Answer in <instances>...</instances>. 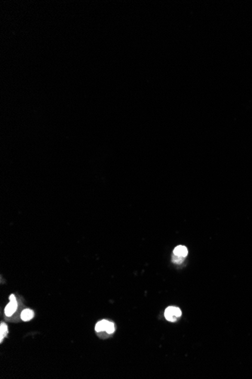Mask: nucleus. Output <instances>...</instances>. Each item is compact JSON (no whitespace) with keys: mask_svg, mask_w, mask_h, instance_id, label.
<instances>
[{"mask_svg":"<svg viewBox=\"0 0 252 379\" xmlns=\"http://www.w3.org/2000/svg\"><path fill=\"white\" fill-rule=\"evenodd\" d=\"M181 316V310L176 306H168L165 311V317L169 322H175Z\"/></svg>","mask_w":252,"mask_h":379,"instance_id":"nucleus-1","label":"nucleus"},{"mask_svg":"<svg viewBox=\"0 0 252 379\" xmlns=\"http://www.w3.org/2000/svg\"><path fill=\"white\" fill-rule=\"evenodd\" d=\"M9 301L10 302L6 305L5 308V314L6 316H11L15 311L18 309V302H17L16 297H14V294H11L9 297Z\"/></svg>","mask_w":252,"mask_h":379,"instance_id":"nucleus-2","label":"nucleus"},{"mask_svg":"<svg viewBox=\"0 0 252 379\" xmlns=\"http://www.w3.org/2000/svg\"><path fill=\"white\" fill-rule=\"evenodd\" d=\"M33 316L34 313L32 309H25L21 313V318L22 320L25 321V322L30 321V319H32L33 318Z\"/></svg>","mask_w":252,"mask_h":379,"instance_id":"nucleus-3","label":"nucleus"},{"mask_svg":"<svg viewBox=\"0 0 252 379\" xmlns=\"http://www.w3.org/2000/svg\"><path fill=\"white\" fill-rule=\"evenodd\" d=\"M174 254L179 256V257H186L188 254V250L185 246L179 245L174 249Z\"/></svg>","mask_w":252,"mask_h":379,"instance_id":"nucleus-4","label":"nucleus"},{"mask_svg":"<svg viewBox=\"0 0 252 379\" xmlns=\"http://www.w3.org/2000/svg\"><path fill=\"white\" fill-rule=\"evenodd\" d=\"M108 322L109 321L106 320V319H103V320L98 322L95 326V331L97 332H101V331H106Z\"/></svg>","mask_w":252,"mask_h":379,"instance_id":"nucleus-5","label":"nucleus"},{"mask_svg":"<svg viewBox=\"0 0 252 379\" xmlns=\"http://www.w3.org/2000/svg\"><path fill=\"white\" fill-rule=\"evenodd\" d=\"M8 332V330L7 325L4 322H2L1 326H0V342L1 343L3 341L4 338H6Z\"/></svg>","mask_w":252,"mask_h":379,"instance_id":"nucleus-6","label":"nucleus"},{"mask_svg":"<svg viewBox=\"0 0 252 379\" xmlns=\"http://www.w3.org/2000/svg\"><path fill=\"white\" fill-rule=\"evenodd\" d=\"M106 332L108 333V334H113V333L115 331V326H114L113 322H109L108 325H107V327L106 329Z\"/></svg>","mask_w":252,"mask_h":379,"instance_id":"nucleus-7","label":"nucleus"},{"mask_svg":"<svg viewBox=\"0 0 252 379\" xmlns=\"http://www.w3.org/2000/svg\"><path fill=\"white\" fill-rule=\"evenodd\" d=\"M184 258L185 257H179V256H177L175 255V254H174L172 257V261L174 262V263H177V264H181V263L183 261Z\"/></svg>","mask_w":252,"mask_h":379,"instance_id":"nucleus-8","label":"nucleus"}]
</instances>
